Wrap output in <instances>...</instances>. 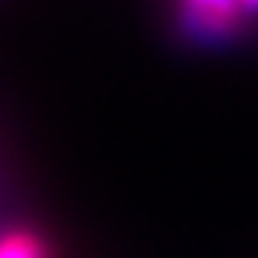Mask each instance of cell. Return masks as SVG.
Returning a JSON list of instances; mask_svg holds the SVG:
<instances>
[{
  "instance_id": "obj_1",
  "label": "cell",
  "mask_w": 258,
  "mask_h": 258,
  "mask_svg": "<svg viewBox=\"0 0 258 258\" xmlns=\"http://www.w3.org/2000/svg\"><path fill=\"white\" fill-rule=\"evenodd\" d=\"M244 18V0H175V23L192 43L218 46L235 37Z\"/></svg>"
},
{
  "instance_id": "obj_3",
  "label": "cell",
  "mask_w": 258,
  "mask_h": 258,
  "mask_svg": "<svg viewBox=\"0 0 258 258\" xmlns=\"http://www.w3.org/2000/svg\"><path fill=\"white\" fill-rule=\"evenodd\" d=\"M244 9L247 15H258V0H244Z\"/></svg>"
},
{
  "instance_id": "obj_2",
  "label": "cell",
  "mask_w": 258,
  "mask_h": 258,
  "mask_svg": "<svg viewBox=\"0 0 258 258\" xmlns=\"http://www.w3.org/2000/svg\"><path fill=\"white\" fill-rule=\"evenodd\" d=\"M46 244L35 232H9L0 238V258H46Z\"/></svg>"
}]
</instances>
